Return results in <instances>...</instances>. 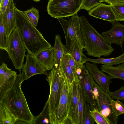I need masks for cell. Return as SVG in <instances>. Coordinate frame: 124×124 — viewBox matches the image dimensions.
<instances>
[{"mask_svg": "<svg viewBox=\"0 0 124 124\" xmlns=\"http://www.w3.org/2000/svg\"><path fill=\"white\" fill-rule=\"evenodd\" d=\"M16 27L19 30L28 53L35 56L41 50L52 47L50 44L29 21L23 11L16 8Z\"/></svg>", "mask_w": 124, "mask_h": 124, "instance_id": "cell-1", "label": "cell"}, {"mask_svg": "<svg viewBox=\"0 0 124 124\" xmlns=\"http://www.w3.org/2000/svg\"><path fill=\"white\" fill-rule=\"evenodd\" d=\"M23 77L22 72L17 75L13 86L6 94L2 102L18 120L32 124L35 117L30 111L21 88Z\"/></svg>", "mask_w": 124, "mask_h": 124, "instance_id": "cell-2", "label": "cell"}, {"mask_svg": "<svg viewBox=\"0 0 124 124\" xmlns=\"http://www.w3.org/2000/svg\"><path fill=\"white\" fill-rule=\"evenodd\" d=\"M80 27L85 47L84 51L89 56L99 58L108 56L112 53L114 48L106 41L83 16L79 17Z\"/></svg>", "mask_w": 124, "mask_h": 124, "instance_id": "cell-3", "label": "cell"}, {"mask_svg": "<svg viewBox=\"0 0 124 124\" xmlns=\"http://www.w3.org/2000/svg\"><path fill=\"white\" fill-rule=\"evenodd\" d=\"M70 85L69 81L61 71L59 101L56 108L50 115L51 124H66L69 114Z\"/></svg>", "mask_w": 124, "mask_h": 124, "instance_id": "cell-4", "label": "cell"}, {"mask_svg": "<svg viewBox=\"0 0 124 124\" xmlns=\"http://www.w3.org/2000/svg\"><path fill=\"white\" fill-rule=\"evenodd\" d=\"M83 0H49L48 14L57 19L73 16L80 10Z\"/></svg>", "mask_w": 124, "mask_h": 124, "instance_id": "cell-5", "label": "cell"}, {"mask_svg": "<svg viewBox=\"0 0 124 124\" xmlns=\"http://www.w3.org/2000/svg\"><path fill=\"white\" fill-rule=\"evenodd\" d=\"M57 19L63 31L66 46L69 51L76 41L84 48L85 47V43L80 28L79 17L77 14L72 16L68 20H66L63 18Z\"/></svg>", "mask_w": 124, "mask_h": 124, "instance_id": "cell-6", "label": "cell"}, {"mask_svg": "<svg viewBox=\"0 0 124 124\" xmlns=\"http://www.w3.org/2000/svg\"><path fill=\"white\" fill-rule=\"evenodd\" d=\"M25 48L18 29L16 27L9 37V42L7 51L16 69L21 73L26 57Z\"/></svg>", "mask_w": 124, "mask_h": 124, "instance_id": "cell-7", "label": "cell"}, {"mask_svg": "<svg viewBox=\"0 0 124 124\" xmlns=\"http://www.w3.org/2000/svg\"><path fill=\"white\" fill-rule=\"evenodd\" d=\"M46 79L50 86L49 100L50 116L58 105L60 96L61 78V69L54 66Z\"/></svg>", "mask_w": 124, "mask_h": 124, "instance_id": "cell-8", "label": "cell"}, {"mask_svg": "<svg viewBox=\"0 0 124 124\" xmlns=\"http://www.w3.org/2000/svg\"><path fill=\"white\" fill-rule=\"evenodd\" d=\"M97 86L98 92L94 96L97 109L107 119L110 124H117L118 122V117L114 112L111 104L113 99L109 94L103 91L98 84Z\"/></svg>", "mask_w": 124, "mask_h": 124, "instance_id": "cell-9", "label": "cell"}, {"mask_svg": "<svg viewBox=\"0 0 124 124\" xmlns=\"http://www.w3.org/2000/svg\"><path fill=\"white\" fill-rule=\"evenodd\" d=\"M79 76L83 94L86 102L90 106L91 110L97 108L93 93L95 82L89 72L84 65Z\"/></svg>", "mask_w": 124, "mask_h": 124, "instance_id": "cell-10", "label": "cell"}, {"mask_svg": "<svg viewBox=\"0 0 124 124\" xmlns=\"http://www.w3.org/2000/svg\"><path fill=\"white\" fill-rule=\"evenodd\" d=\"M78 78L70 83L69 114L67 121L71 124H78Z\"/></svg>", "mask_w": 124, "mask_h": 124, "instance_id": "cell-11", "label": "cell"}, {"mask_svg": "<svg viewBox=\"0 0 124 124\" xmlns=\"http://www.w3.org/2000/svg\"><path fill=\"white\" fill-rule=\"evenodd\" d=\"M16 72L7 67L3 62L0 67V102L12 87L16 80Z\"/></svg>", "mask_w": 124, "mask_h": 124, "instance_id": "cell-12", "label": "cell"}, {"mask_svg": "<svg viewBox=\"0 0 124 124\" xmlns=\"http://www.w3.org/2000/svg\"><path fill=\"white\" fill-rule=\"evenodd\" d=\"M85 66L95 82L106 93L109 94V86L112 83L110 77L98 68L96 64L86 62Z\"/></svg>", "mask_w": 124, "mask_h": 124, "instance_id": "cell-13", "label": "cell"}, {"mask_svg": "<svg viewBox=\"0 0 124 124\" xmlns=\"http://www.w3.org/2000/svg\"><path fill=\"white\" fill-rule=\"evenodd\" d=\"M26 61L22 69L24 81L37 74H45L47 76V70L35 58L28 53L26 55Z\"/></svg>", "mask_w": 124, "mask_h": 124, "instance_id": "cell-14", "label": "cell"}, {"mask_svg": "<svg viewBox=\"0 0 124 124\" xmlns=\"http://www.w3.org/2000/svg\"><path fill=\"white\" fill-rule=\"evenodd\" d=\"M112 27L109 30L102 32L101 35L109 45L116 44L122 49L124 41V24L119 23L118 21L111 23Z\"/></svg>", "mask_w": 124, "mask_h": 124, "instance_id": "cell-15", "label": "cell"}, {"mask_svg": "<svg viewBox=\"0 0 124 124\" xmlns=\"http://www.w3.org/2000/svg\"><path fill=\"white\" fill-rule=\"evenodd\" d=\"M16 8L13 0H9L6 10L2 14L0 15L9 37L16 27Z\"/></svg>", "mask_w": 124, "mask_h": 124, "instance_id": "cell-16", "label": "cell"}, {"mask_svg": "<svg viewBox=\"0 0 124 124\" xmlns=\"http://www.w3.org/2000/svg\"><path fill=\"white\" fill-rule=\"evenodd\" d=\"M88 14L94 17L107 21L110 23L116 21L110 5L101 2L89 11Z\"/></svg>", "mask_w": 124, "mask_h": 124, "instance_id": "cell-17", "label": "cell"}, {"mask_svg": "<svg viewBox=\"0 0 124 124\" xmlns=\"http://www.w3.org/2000/svg\"><path fill=\"white\" fill-rule=\"evenodd\" d=\"M34 56L47 70H51L54 66V55L53 47L42 50Z\"/></svg>", "mask_w": 124, "mask_h": 124, "instance_id": "cell-18", "label": "cell"}, {"mask_svg": "<svg viewBox=\"0 0 124 124\" xmlns=\"http://www.w3.org/2000/svg\"><path fill=\"white\" fill-rule=\"evenodd\" d=\"M53 47L54 55V66L61 69V64L63 55L64 53H69V51L66 46L62 43L60 35L57 34L55 36Z\"/></svg>", "mask_w": 124, "mask_h": 124, "instance_id": "cell-19", "label": "cell"}, {"mask_svg": "<svg viewBox=\"0 0 124 124\" xmlns=\"http://www.w3.org/2000/svg\"><path fill=\"white\" fill-rule=\"evenodd\" d=\"M100 69L101 71L107 73L112 79L119 78L124 81V62L115 66L103 64Z\"/></svg>", "mask_w": 124, "mask_h": 124, "instance_id": "cell-20", "label": "cell"}, {"mask_svg": "<svg viewBox=\"0 0 124 124\" xmlns=\"http://www.w3.org/2000/svg\"><path fill=\"white\" fill-rule=\"evenodd\" d=\"M82 59L84 64L86 62H90L96 64H107L111 65L120 64L124 62V53L117 57L110 58H104L101 57L96 59H93L87 57L83 54Z\"/></svg>", "mask_w": 124, "mask_h": 124, "instance_id": "cell-21", "label": "cell"}, {"mask_svg": "<svg viewBox=\"0 0 124 124\" xmlns=\"http://www.w3.org/2000/svg\"><path fill=\"white\" fill-rule=\"evenodd\" d=\"M83 49L76 41L69 51L75 61L77 70L79 68L82 69L84 66L82 59Z\"/></svg>", "mask_w": 124, "mask_h": 124, "instance_id": "cell-22", "label": "cell"}, {"mask_svg": "<svg viewBox=\"0 0 124 124\" xmlns=\"http://www.w3.org/2000/svg\"><path fill=\"white\" fill-rule=\"evenodd\" d=\"M18 120L2 102H0V124H15Z\"/></svg>", "mask_w": 124, "mask_h": 124, "instance_id": "cell-23", "label": "cell"}, {"mask_svg": "<svg viewBox=\"0 0 124 124\" xmlns=\"http://www.w3.org/2000/svg\"><path fill=\"white\" fill-rule=\"evenodd\" d=\"M50 124L49 107V100L48 98L43 109L40 114L35 117L32 124Z\"/></svg>", "mask_w": 124, "mask_h": 124, "instance_id": "cell-24", "label": "cell"}, {"mask_svg": "<svg viewBox=\"0 0 124 124\" xmlns=\"http://www.w3.org/2000/svg\"><path fill=\"white\" fill-rule=\"evenodd\" d=\"M67 54L64 53L62 57L61 64V70L64 73L69 82L72 83L75 80V78L69 65Z\"/></svg>", "mask_w": 124, "mask_h": 124, "instance_id": "cell-25", "label": "cell"}, {"mask_svg": "<svg viewBox=\"0 0 124 124\" xmlns=\"http://www.w3.org/2000/svg\"><path fill=\"white\" fill-rule=\"evenodd\" d=\"M9 42V37L7 34L2 17L0 15V48L7 51Z\"/></svg>", "mask_w": 124, "mask_h": 124, "instance_id": "cell-26", "label": "cell"}, {"mask_svg": "<svg viewBox=\"0 0 124 124\" xmlns=\"http://www.w3.org/2000/svg\"><path fill=\"white\" fill-rule=\"evenodd\" d=\"M78 124H82L83 112L86 101L83 93L80 81L78 83Z\"/></svg>", "mask_w": 124, "mask_h": 124, "instance_id": "cell-27", "label": "cell"}, {"mask_svg": "<svg viewBox=\"0 0 124 124\" xmlns=\"http://www.w3.org/2000/svg\"><path fill=\"white\" fill-rule=\"evenodd\" d=\"M23 12L30 22L36 27L38 24V21L39 17V10L32 7L30 9Z\"/></svg>", "mask_w": 124, "mask_h": 124, "instance_id": "cell-28", "label": "cell"}, {"mask_svg": "<svg viewBox=\"0 0 124 124\" xmlns=\"http://www.w3.org/2000/svg\"><path fill=\"white\" fill-rule=\"evenodd\" d=\"M110 5L114 14L116 21H124V3Z\"/></svg>", "mask_w": 124, "mask_h": 124, "instance_id": "cell-29", "label": "cell"}, {"mask_svg": "<svg viewBox=\"0 0 124 124\" xmlns=\"http://www.w3.org/2000/svg\"><path fill=\"white\" fill-rule=\"evenodd\" d=\"M91 115L95 123L97 124H110L106 118L101 114L97 108L90 110Z\"/></svg>", "mask_w": 124, "mask_h": 124, "instance_id": "cell-30", "label": "cell"}, {"mask_svg": "<svg viewBox=\"0 0 124 124\" xmlns=\"http://www.w3.org/2000/svg\"><path fill=\"white\" fill-rule=\"evenodd\" d=\"M89 104L86 102L84 108L82 124H94L95 121L91 116Z\"/></svg>", "mask_w": 124, "mask_h": 124, "instance_id": "cell-31", "label": "cell"}, {"mask_svg": "<svg viewBox=\"0 0 124 124\" xmlns=\"http://www.w3.org/2000/svg\"><path fill=\"white\" fill-rule=\"evenodd\" d=\"M111 102L112 109L117 116L124 114V104L122 102L119 100L113 99Z\"/></svg>", "mask_w": 124, "mask_h": 124, "instance_id": "cell-32", "label": "cell"}, {"mask_svg": "<svg viewBox=\"0 0 124 124\" xmlns=\"http://www.w3.org/2000/svg\"><path fill=\"white\" fill-rule=\"evenodd\" d=\"M101 0H83L80 9L90 11L100 3Z\"/></svg>", "mask_w": 124, "mask_h": 124, "instance_id": "cell-33", "label": "cell"}, {"mask_svg": "<svg viewBox=\"0 0 124 124\" xmlns=\"http://www.w3.org/2000/svg\"><path fill=\"white\" fill-rule=\"evenodd\" d=\"M109 94L112 99L124 101V85L119 89L114 91L110 92Z\"/></svg>", "mask_w": 124, "mask_h": 124, "instance_id": "cell-34", "label": "cell"}, {"mask_svg": "<svg viewBox=\"0 0 124 124\" xmlns=\"http://www.w3.org/2000/svg\"><path fill=\"white\" fill-rule=\"evenodd\" d=\"M67 55L69 65L72 71L75 80L79 78L77 73L75 62L73 58L69 53H67Z\"/></svg>", "mask_w": 124, "mask_h": 124, "instance_id": "cell-35", "label": "cell"}, {"mask_svg": "<svg viewBox=\"0 0 124 124\" xmlns=\"http://www.w3.org/2000/svg\"><path fill=\"white\" fill-rule=\"evenodd\" d=\"M9 0H2L0 2V15L2 14L6 10Z\"/></svg>", "mask_w": 124, "mask_h": 124, "instance_id": "cell-36", "label": "cell"}, {"mask_svg": "<svg viewBox=\"0 0 124 124\" xmlns=\"http://www.w3.org/2000/svg\"><path fill=\"white\" fill-rule=\"evenodd\" d=\"M103 2H105L109 4H113L124 3V0H102L101 3Z\"/></svg>", "mask_w": 124, "mask_h": 124, "instance_id": "cell-37", "label": "cell"}, {"mask_svg": "<svg viewBox=\"0 0 124 124\" xmlns=\"http://www.w3.org/2000/svg\"><path fill=\"white\" fill-rule=\"evenodd\" d=\"M28 124V123L26 122L21 121L19 120H18L15 123V124Z\"/></svg>", "mask_w": 124, "mask_h": 124, "instance_id": "cell-38", "label": "cell"}, {"mask_svg": "<svg viewBox=\"0 0 124 124\" xmlns=\"http://www.w3.org/2000/svg\"><path fill=\"white\" fill-rule=\"evenodd\" d=\"M36 2H38L40 1L41 0H32Z\"/></svg>", "mask_w": 124, "mask_h": 124, "instance_id": "cell-39", "label": "cell"}, {"mask_svg": "<svg viewBox=\"0 0 124 124\" xmlns=\"http://www.w3.org/2000/svg\"><path fill=\"white\" fill-rule=\"evenodd\" d=\"M2 0H0V2Z\"/></svg>", "mask_w": 124, "mask_h": 124, "instance_id": "cell-40", "label": "cell"}, {"mask_svg": "<svg viewBox=\"0 0 124 124\" xmlns=\"http://www.w3.org/2000/svg\"></svg>", "mask_w": 124, "mask_h": 124, "instance_id": "cell-41", "label": "cell"}]
</instances>
